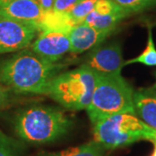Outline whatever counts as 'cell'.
I'll return each mask as SVG.
<instances>
[{
	"label": "cell",
	"mask_w": 156,
	"mask_h": 156,
	"mask_svg": "<svg viewBox=\"0 0 156 156\" xmlns=\"http://www.w3.org/2000/svg\"><path fill=\"white\" fill-rule=\"evenodd\" d=\"M155 25H156V23H155Z\"/></svg>",
	"instance_id": "26"
},
{
	"label": "cell",
	"mask_w": 156,
	"mask_h": 156,
	"mask_svg": "<svg viewBox=\"0 0 156 156\" xmlns=\"http://www.w3.org/2000/svg\"><path fill=\"white\" fill-rule=\"evenodd\" d=\"M39 5L44 11H50L53 9L55 0H37Z\"/></svg>",
	"instance_id": "21"
},
{
	"label": "cell",
	"mask_w": 156,
	"mask_h": 156,
	"mask_svg": "<svg viewBox=\"0 0 156 156\" xmlns=\"http://www.w3.org/2000/svg\"><path fill=\"white\" fill-rule=\"evenodd\" d=\"M134 93V89L122 74L96 76L94 93L87 108L92 125L119 114L135 115Z\"/></svg>",
	"instance_id": "3"
},
{
	"label": "cell",
	"mask_w": 156,
	"mask_h": 156,
	"mask_svg": "<svg viewBox=\"0 0 156 156\" xmlns=\"http://www.w3.org/2000/svg\"><path fill=\"white\" fill-rule=\"evenodd\" d=\"M0 156H20L18 143L0 129Z\"/></svg>",
	"instance_id": "18"
},
{
	"label": "cell",
	"mask_w": 156,
	"mask_h": 156,
	"mask_svg": "<svg viewBox=\"0 0 156 156\" xmlns=\"http://www.w3.org/2000/svg\"><path fill=\"white\" fill-rule=\"evenodd\" d=\"M83 0H55L52 11L56 12H69Z\"/></svg>",
	"instance_id": "19"
},
{
	"label": "cell",
	"mask_w": 156,
	"mask_h": 156,
	"mask_svg": "<svg viewBox=\"0 0 156 156\" xmlns=\"http://www.w3.org/2000/svg\"><path fill=\"white\" fill-rule=\"evenodd\" d=\"M128 15L147 11L156 5V0H113Z\"/></svg>",
	"instance_id": "16"
},
{
	"label": "cell",
	"mask_w": 156,
	"mask_h": 156,
	"mask_svg": "<svg viewBox=\"0 0 156 156\" xmlns=\"http://www.w3.org/2000/svg\"><path fill=\"white\" fill-rule=\"evenodd\" d=\"M11 91L0 82V111L5 109L11 102Z\"/></svg>",
	"instance_id": "20"
},
{
	"label": "cell",
	"mask_w": 156,
	"mask_h": 156,
	"mask_svg": "<svg viewBox=\"0 0 156 156\" xmlns=\"http://www.w3.org/2000/svg\"><path fill=\"white\" fill-rule=\"evenodd\" d=\"M104 150L102 146L93 140L58 152H42L38 156H101Z\"/></svg>",
	"instance_id": "14"
},
{
	"label": "cell",
	"mask_w": 156,
	"mask_h": 156,
	"mask_svg": "<svg viewBox=\"0 0 156 156\" xmlns=\"http://www.w3.org/2000/svg\"><path fill=\"white\" fill-rule=\"evenodd\" d=\"M96 2L97 0H83L68 13L76 24L82 23L89 13L94 11Z\"/></svg>",
	"instance_id": "17"
},
{
	"label": "cell",
	"mask_w": 156,
	"mask_h": 156,
	"mask_svg": "<svg viewBox=\"0 0 156 156\" xmlns=\"http://www.w3.org/2000/svg\"><path fill=\"white\" fill-rule=\"evenodd\" d=\"M69 50V36L61 31H40L31 44V50L50 62H58Z\"/></svg>",
	"instance_id": "8"
},
{
	"label": "cell",
	"mask_w": 156,
	"mask_h": 156,
	"mask_svg": "<svg viewBox=\"0 0 156 156\" xmlns=\"http://www.w3.org/2000/svg\"><path fill=\"white\" fill-rule=\"evenodd\" d=\"M93 135L104 149L123 147L140 140H156V130L132 114H119L101 121L93 126Z\"/></svg>",
	"instance_id": "5"
},
{
	"label": "cell",
	"mask_w": 156,
	"mask_h": 156,
	"mask_svg": "<svg viewBox=\"0 0 156 156\" xmlns=\"http://www.w3.org/2000/svg\"><path fill=\"white\" fill-rule=\"evenodd\" d=\"M38 33L34 25L0 18V55L26 49Z\"/></svg>",
	"instance_id": "6"
},
{
	"label": "cell",
	"mask_w": 156,
	"mask_h": 156,
	"mask_svg": "<svg viewBox=\"0 0 156 156\" xmlns=\"http://www.w3.org/2000/svg\"><path fill=\"white\" fill-rule=\"evenodd\" d=\"M124 62L121 45L117 42H112L95 47L87 56L84 65L96 76H112L122 73Z\"/></svg>",
	"instance_id": "7"
},
{
	"label": "cell",
	"mask_w": 156,
	"mask_h": 156,
	"mask_svg": "<svg viewBox=\"0 0 156 156\" xmlns=\"http://www.w3.org/2000/svg\"><path fill=\"white\" fill-rule=\"evenodd\" d=\"M44 14V11L37 0H14L0 7V18L31 24L36 27Z\"/></svg>",
	"instance_id": "10"
},
{
	"label": "cell",
	"mask_w": 156,
	"mask_h": 156,
	"mask_svg": "<svg viewBox=\"0 0 156 156\" xmlns=\"http://www.w3.org/2000/svg\"><path fill=\"white\" fill-rule=\"evenodd\" d=\"M134 108L136 116L156 130V100L147 89L134 91Z\"/></svg>",
	"instance_id": "11"
},
{
	"label": "cell",
	"mask_w": 156,
	"mask_h": 156,
	"mask_svg": "<svg viewBox=\"0 0 156 156\" xmlns=\"http://www.w3.org/2000/svg\"><path fill=\"white\" fill-rule=\"evenodd\" d=\"M128 16L129 15L124 11H118L111 14L101 15V14H98L94 10L86 17L83 23L100 30H107V31L114 32L120 22L124 18L128 17Z\"/></svg>",
	"instance_id": "13"
},
{
	"label": "cell",
	"mask_w": 156,
	"mask_h": 156,
	"mask_svg": "<svg viewBox=\"0 0 156 156\" xmlns=\"http://www.w3.org/2000/svg\"><path fill=\"white\" fill-rule=\"evenodd\" d=\"M64 67L24 49L0 60V82L17 94L46 95L51 81Z\"/></svg>",
	"instance_id": "1"
},
{
	"label": "cell",
	"mask_w": 156,
	"mask_h": 156,
	"mask_svg": "<svg viewBox=\"0 0 156 156\" xmlns=\"http://www.w3.org/2000/svg\"><path fill=\"white\" fill-rule=\"evenodd\" d=\"M153 143H154V152H153V154H152V155L151 156H156V140L155 141H154Z\"/></svg>",
	"instance_id": "24"
},
{
	"label": "cell",
	"mask_w": 156,
	"mask_h": 156,
	"mask_svg": "<svg viewBox=\"0 0 156 156\" xmlns=\"http://www.w3.org/2000/svg\"><path fill=\"white\" fill-rule=\"evenodd\" d=\"M96 75L89 68L82 66L59 73L53 78L46 95L71 111L87 109L94 93Z\"/></svg>",
	"instance_id": "4"
},
{
	"label": "cell",
	"mask_w": 156,
	"mask_h": 156,
	"mask_svg": "<svg viewBox=\"0 0 156 156\" xmlns=\"http://www.w3.org/2000/svg\"><path fill=\"white\" fill-rule=\"evenodd\" d=\"M73 124L74 121L62 109L47 105L22 108L12 121L17 137L35 145L50 143L65 136Z\"/></svg>",
	"instance_id": "2"
},
{
	"label": "cell",
	"mask_w": 156,
	"mask_h": 156,
	"mask_svg": "<svg viewBox=\"0 0 156 156\" xmlns=\"http://www.w3.org/2000/svg\"><path fill=\"white\" fill-rule=\"evenodd\" d=\"M75 25H76V23L73 21L68 12H56L53 11H44L43 17L37 23L39 32L53 30L67 34Z\"/></svg>",
	"instance_id": "12"
},
{
	"label": "cell",
	"mask_w": 156,
	"mask_h": 156,
	"mask_svg": "<svg viewBox=\"0 0 156 156\" xmlns=\"http://www.w3.org/2000/svg\"><path fill=\"white\" fill-rule=\"evenodd\" d=\"M147 91L148 92L149 95H152V96L156 100V91H154V89H147Z\"/></svg>",
	"instance_id": "23"
},
{
	"label": "cell",
	"mask_w": 156,
	"mask_h": 156,
	"mask_svg": "<svg viewBox=\"0 0 156 156\" xmlns=\"http://www.w3.org/2000/svg\"><path fill=\"white\" fill-rule=\"evenodd\" d=\"M132 63H142L146 66H156V48L154 39H153V33L151 26H148V37H147V43L145 50L138 56L130 59L128 61H125V66Z\"/></svg>",
	"instance_id": "15"
},
{
	"label": "cell",
	"mask_w": 156,
	"mask_h": 156,
	"mask_svg": "<svg viewBox=\"0 0 156 156\" xmlns=\"http://www.w3.org/2000/svg\"><path fill=\"white\" fill-rule=\"evenodd\" d=\"M12 1H14V0H0V7H2V6L6 5L7 4H9V3H11Z\"/></svg>",
	"instance_id": "22"
},
{
	"label": "cell",
	"mask_w": 156,
	"mask_h": 156,
	"mask_svg": "<svg viewBox=\"0 0 156 156\" xmlns=\"http://www.w3.org/2000/svg\"><path fill=\"white\" fill-rule=\"evenodd\" d=\"M153 89H156V83H154V85L153 86Z\"/></svg>",
	"instance_id": "25"
},
{
	"label": "cell",
	"mask_w": 156,
	"mask_h": 156,
	"mask_svg": "<svg viewBox=\"0 0 156 156\" xmlns=\"http://www.w3.org/2000/svg\"><path fill=\"white\" fill-rule=\"evenodd\" d=\"M113 32L100 30L83 23L73 26L68 33L72 54H81L102 44Z\"/></svg>",
	"instance_id": "9"
}]
</instances>
